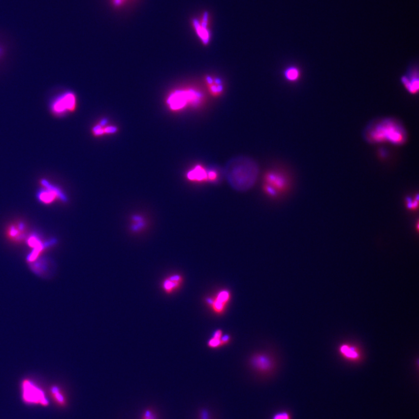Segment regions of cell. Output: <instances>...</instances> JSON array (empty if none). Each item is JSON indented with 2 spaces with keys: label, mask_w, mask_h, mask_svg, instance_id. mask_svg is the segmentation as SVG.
Returning a JSON list of instances; mask_svg holds the SVG:
<instances>
[{
  "label": "cell",
  "mask_w": 419,
  "mask_h": 419,
  "mask_svg": "<svg viewBox=\"0 0 419 419\" xmlns=\"http://www.w3.org/2000/svg\"><path fill=\"white\" fill-rule=\"evenodd\" d=\"M363 135L366 141L373 144L388 143L400 146L408 139L405 127L401 121L392 117L371 121L364 129Z\"/></svg>",
  "instance_id": "cell-1"
},
{
  "label": "cell",
  "mask_w": 419,
  "mask_h": 419,
  "mask_svg": "<svg viewBox=\"0 0 419 419\" xmlns=\"http://www.w3.org/2000/svg\"><path fill=\"white\" fill-rule=\"evenodd\" d=\"M258 175L257 163L247 157L230 160L225 168V177L229 186L240 193H245L254 187Z\"/></svg>",
  "instance_id": "cell-2"
},
{
  "label": "cell",
  "mask_w": 419,
  "mask_h": 419,
  "mask_svg": "<svg viewBox=\"0 0 419 419\" xmlns=\"http://www.w3.org/2000/svg\"><path fill=\"white\" fill-rule=\"evenodd\" d=\"M202 96L196 91L189 89L187 91H178L172 94L168 99V103L171 109L179 110L189 104L196 105L199 104Z\"/></svg>",
  "instance_id": "cell-3"
},
{
  "label": "cell",
  "mask_w": 419,
  "mask_h": 419,
  "mask_svg": "<svg viewBox=\"0 0 419 419\" xmlns=\"http://www.w3.org/2000/svg\"><path fill=\"white\" fill-rule=\"evenodd\" d=\"M249 363L253 370L263 376L270 375L276 369L275 358L270 354L263 352L253 354Z\"/></svg>",
  "instance_id": "cell-4"
},
{
  "label": "cell",
  "mask_w": 419,
  "mask_h": 419,
  "mask_svg": "<svg viewBox=\"0 0 419 419\" xmlns=\"http://www.w3.org/2000/svg\"><path fill=\"white\" fill-rule=\"evenodd\" d=\"M231 298V291L228 289H222L214 295L206 297L205 303L214 314L222 316L228 308Z\"/></svg>",
  "instance_id": "cell-5"
},
{
  "label": "cell",
  "mask_w": 419,
  "mask_h": 419,
  "mask_svg": "<svg viewBox=\"0 0 419 419\" xmlns=\"http://www.w3.org/2000/svg\"><path fill=\"white\" fill-rule=\"evenodd\" d=\"M418 66H409L407 71L401 76V84L405 90L411 95L418 94L419 90V77Z\"/></svg>",
  "instance_id": "cell-6"
},
{
  "label": "cell",
  "mask_w": 419,
  "mask_h": 419,
  "mask_svg": "<svg viewBox=\"0 0 419 419\" xmlns=\"http://www.w3.org/2000/svg\"><path fill=\"white\" fill-rule=\"evenodd\" d=\"M23 397L25 401L34 404L47 405L48 402L44 393L37 388L30 381L25 380L23 383Z\"/></svg>",
  "instance_id": "cell-7"
},
{
  "label": "cell",
  "mask_w": 419,
  "mask_h": 419,
  "mask_svg": "<svg viewBox=\"0 0 419 419\" xmlns=\"http://www.w3.org/2000/svg\"><path fill=\"white\" fill-rule=\"evenodd\" d=\"M195 32L202 43L207 44L210 40V32L209 28V15L204 13L200 20L194 19L193 22Z\"/></svg>",
  "instance_id": "cell-8"
},
{
  "label": "cell",
  "mask_w": 419,
  "mask_h": 419,
  "mask_svg": "<svg viewBox=\"0 0 419 419\" xmlns=\"http://www.w3.org/2000/svg\"><path fill=\"white\" fill-rule=\"evenodd\" d=\"M184 277L181 274L171 275L163 280L161 288L164 292L172 294L180 290L184 283Z\"/></svg>",
  "instance_id": "cell-9"
},
{
  "label": "cell",
  "mask_w": 419,
  "mask_h": 419,
  "mask_svg": "<svg viewBox=\"0 0 419 419\" xmlns=\"http://www.w3.org/2000/svg\"><path fill=\"white\" fill-rule=\"evenodd\" d=\"M75 97L72 94H67L57 100L53 105V110L57 113H64L73 109L75 105Z\"/></svg>",
  "instance_id": "cell-10"
},
{
  "label": "cell",
  "mask_w": 419,
  "mask_h": 419,
  "mask_svg": "<svg viewBox=\"0 0 419 419\" xmlns=\"http://www.w3.org/2000/svg\"><path fill=\"white\" fill-rule=\"evenodd\" d=\"M47 187L48 190L41 192V193L39 194L40 199L43 202L50 203L58 197L65 199V197L56 188L50 186Z\"/></svg>",
  "instance_id": "cell-11"
},
{
  "label": "cell",
  "mask_w": 419,
  "mask_h": 419,
  "mask_svg": "<svg viewBox=\"0 0 419 419\" xmlns=\"http://www.w3.org/2000/svg\"><path fill=\"white\" fill-rule=\"evenodd\" d=\"M206 82L209 87L210 94L214 96L219 95L222 94L223 91V86L221 84L219 79H214L212 78L208 77L206 79Z\"/></svg>",
  "instance_id": "cell-12"
},
{
  "label": "cell",
  "mask_w": 419,
  "mask_h": 419,
  "mask_svg": "<svg viewBox=\"0 0 419 419\" xmlns=\"http://www.w3.org/2000/svg\"><path fill=\"white\" fill-rule=\"evenodd\" d=\"M224 334L222 329H217L214 332L212 337L207 341V347L211 349H218L222 348L221 338Z\"/></svg>",
  "instance_id": "cell-13"
},
{
  "label": "cell",
  "mask_w": 419,
  "mask_h": 419,
  "mask_svg": "<svg viewBox=\"0 0 419 419\" xmlns=\"http://www.w3.org/2000/svg\"><path fill=\"white\" fill-rule=\"evenodd\" d=\"M204 169L200 167H197L193 170L189 172L188 178L190 180L200 181L206 177V175Z\"/></svg>",
  "instance_id": "cell-14"
},
{
  "label": "cell",
  "mask_w": 419,
  "mask_h": 419,
  "mask_svg": "<svg viewBox=\"0 0 419 419\" xmlns=\"http://www.w3.org/2000/svg\"><path fill=\"white\" fill-rule=\"evenodd\" d=\"M286 78L290 82H295L298 80L300 76V72L298 68L296 67L291 66L286 69L285 71Z\"/></svg>",
  "instance_id": "cell-15"
},
{
  "label": "cell",
  "mask_w": 419,
  "mask_h": 419,
  "mask_svg": "<svg viewBox=\"0 0 419 419\" xmlns=\"http://www.w3.org/2000/svg\"><path fill=\"white\" fill-rule=\"evenodd\" d=\"M52 393L55 397L57 401L59 403L60 405H65L66 404V399L64 396L62 392H60V390L57 388V387H54L52 389Z\"/></svg>",
  "instance_id": "cell-16"
},
{
  "label": "cell",
  "mask_w": 419,
  "mask_h": 419,
  "mask_svg": "<svg viewBox=\"0 0 419 419\" xmlns=\"http://www.w3.org/2000/svg\"><path fill=\"white\" fill-rule=\"evenodd\" d=\"M341 351L342 353L349 357L356 358L357 357V354L356 352L353 349L349 348L347 346L342 347Z\"/></svg>",
  "instance_id": "cell-17"
},
{
  "label": "cell",
  "mask_w": 419,
  "mask_h": 419,
  "mask_svg": "<svg viewBox=\"0 0 419 419\" xmlns=\"http://www.w3.org/2000/svg\"><path fill=\"white\" fill-rule=\"evenodd\" d=\"M272 419H292V417L289 412L283 411L274 415Z\"/></svg>",
  "instance_id": "cell-18"
},
{
  "label": "cell",
  "mask_w": 419,
  "mask_h": 419,
  "mask_svg": "<svg viewBox=\"0 0 419 419\" xmlns=\"http://www.w3.org/2000/svg\"><path fill=\"white\" fill-rule=\"evenodd\" d=\"M142 419H157V418L154 412L149 409L144 412Z\"/></svg>",
  "instance_id": "cell-19"
},
{
  "label": "cell",
  "mask_w": 419,
  "mask_h": 419,
  "mask_svg": "<svg viewBox=\"0 0 419 419\" xmlns=\"http://www.w3.org/2000/svg\"><path fill=\"white\" fill-rule=\"evenodd\" d=\"M231 341V337L228 334H223L221 338V345L222 347L228 345Z\"/></svg>",
  "instance_id": "cell-20"
},
{
  "label": "cell",
  "mask_w": 419,
  "mask_h": 419,
  "mask_svg": "<svg viewBox=\"0 0 419 419\" xmlns=\"http://www.w3.org/2000/svg\"><path fill=\"white\" fill-rule=\"evenodd\" d=\"M128 0H112V3L116 7H121L126 4Z\"/></svg>",
  "instance_id": "cell-21"
},
{
  "label": "cell",
  "mask_w": 419,
  "mask_h": 419,
  "mask_svg": "<svg viewBox=\"0 0 419 419\" xmlns=\"http://www.w3.org/2000/svg\"><path fill=\"white\" fill-rule=\"evenodd\" d=\"M135 219V223H136V225L134 226L133 228L136 230L137 229H139V228H140V227L142 226V222L141 220H140V219L139 218V217H135V219Z\"/></svg>",
  "instance_id": "cell-22"
}]
</instances>
